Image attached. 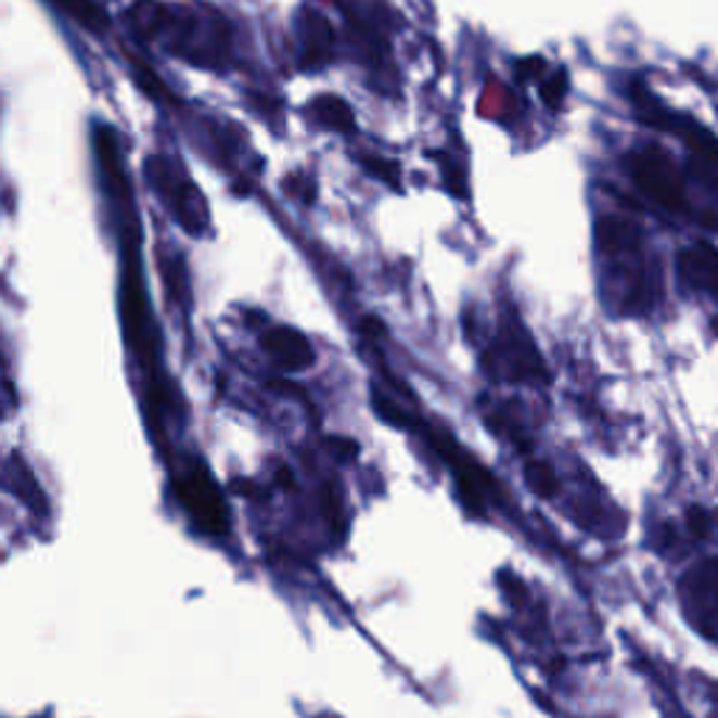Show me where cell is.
Masks as SVG:
<instances>
[{"instance_id": "cell-1", "label": "cell", "mask_w": 718, "mask_h": 718, "mask_svg": "<svg viewBox=\"0 0 718 718\" xmlns=\"http://www.w3.org/2000/svg\"><path fill=\"white\" fill-rule=\"evenodd\" d=\"M631 177L640 185L645 197H651L657 205L668 210H684L688 197H684V183L679 177L671 157L659 150H640L629 157Z\"/></svg>"}, {"instance_id": "cell-2", "label": "cell", "mask_w": 718, "mask_h": 718, "mask_svg": "<svg viewBox=\"0 0 718 718\" xmlns=\"http://www.w3.org/2000/svg\"><path fill=\"white\" fill-rule=\"evenodd\" d=\"M177 500L183 502V509L194 516V522L205 534L225 536L231 530L228 505H225L217 483L210 480L205 466H194L177 480Z\"/></svg>"}, {"instance_id": "cell-3", "label": "cell", "mask_w": 718, "mask_h": 718, "mask_svg": "<svg viewBox=\"0 0 718 718\" xmlns=\"http://www.w3.org/2000/svg\"><path fill=\"white\" fill-rule=\"evenodd\" d=\"M261 346L284 371H306L309 366H315V351L309 339L290 325H270L261 334Z\"/></svg>"}, {"instance_id": "cell-4", "label": "cell", "mask_w": 718, "mask_h": 718, "mask_svg": "<svg viewBox=\"0 0 718 718\" xmlns=\"http://www.w3.org/2000/svg\"><path fill=\"white\" fill-rule=\"evenodd\" d=\"M677 272L688 290L718 295V251L713 244H691L677 258Z\"/></svg>"}, {"instance_id": "cell-5", "label": "cell", "mask_w": 718, "mask_h": 718, "mask_svg": "<svg viewBox=\"0 0 718 718\" xmlns=\"http://www.w3.org/2000/svg\"><path fill=\"white\" fill-rule=\"evenodd\" d=\"M688 601L696 610V620L702 631L718 638V559L702 564L688 581Z\"/></svg>"}, {"instance_id": "cell-6", "label": "cell", "mask_w": 718, "mask_h": 718, "mask_svg": "<svg viewBox=\"0 0 718 718\" xmlns=\"http://www.w3.org/2000/svg\"><path fill=\"white\" fill-rule=\"evenodd\" d=\"M300 21H298V28L300 35H304V68H312V65H323L329 56H332V48H334V35H332V26H329V21H325L323 14L312 12V9H300Z\"/></svg>"}, {"instance_id": "cell-7", "label": "cell", "mask_w": 718, "mask_h": 718, "mask_svg": "<svg viewBox=\"0 0 718 718\" xmlns=\"http://www.w3.org/2000/svg\"><path fill=\"white\" fill-rule=\"evenodd\" d=\"M595 239L606 256H626L640 247V228L624 217H601L595 225Z\"/></svg>"}, {"instance_id": "cell-8", "label": "cell", "mask_w": 718, "mask_h": 718, "mask_svg": "<svg viewBox=\"0 0 718 718\" xmlns=\"http://www.w3.org/2000/svg\"><path fill=\"white\" fill-rule=\"evenodd\" d=\"M312 113L325 129H337V132H351L354 129V110L339 95L325 93L312 99Z\"/></svg>"}, {"instance_id": "cell-9", "label": "cell", "mask_w": 718, "mask_h": 718, "mask_svg": "<svg viewBox=\"0 0 718 718\" xmlns=\"http://www.w3.org/2000/svg\"><path fill=\"white\" fill-rule=\"evenodd\" d=\"M129 65H132V70H136L138 76V85H141V90H146V93L152 95V99H157V102H166V104H177L175 102V93H171L166 85L161 81V76L155 74V70L146 65L143 60H138L136 54H129Z\"/></svg>"}, {"instance_id": "cell-10", "label": "cell", "mask_w": 718, "mask_h": 718, "mask_svg": "<svg viewBox=\"0 0 718 718\" xmlns=\"http://www.w3.org/2000/svg\"><path fill=\"white\" fill-rule=\"evenodd\" d=\"M525 480H528V486L534 488L539 497H553L559 491L556 472L544 461H530L528 466H525Z\"/></svg>"}, {"instance_id": "cell-11", "label": "cell", "mask_w": 718, "mask_h": 718, "mask_svg": "<svg viewBox=\"0 0 718 718\" xmlns=\"http://www.w3.org/2000/svg\"><path fill=\"white\" fill-rule=\"evenodd\" d=\"M56 3L68 9L76 21L85 28H90V31H102V28L107 26V17H104L102 9L95 7L93 0H56Z\"/></svg>"}, {"instance_id": "cell-12", "label": "cell", "mask_w": 718, "mask_h": 718, "mask_svg": "<svg viewBox=\"0 0 718 718\" xmlns=\"http://www.w3.org/2000/svg\"><path fill=\"white\" fill-rule=\"evenodd\" d=\"M371 405H373V410L380 413V419H385L387 424H390V427H399V429L410 427V419H407L405 410H401V407L396 405V401L387 399L385 394H380V390H373Z\"/></svg>"}, {"instance_id": "cell-13", "label": "cell", "mask_w": 718, "mask_h": 718, "mask_svg": "<svg viewBox=\"0 0 718 718\" xmlns=\"http://www.w3.org/2000/svg\"><path fill=\"white\" fill-rule=\"evenodd\" d=\"M362 166H366V171L371 177H376V180H382V183L399 189V171H396V163L382 161V157L366 155V157H362Z\"/></svg>"}, {"instance_id": "cell-14", "label": "cell", "mask_w": 718, "mask_h": 718, "mask_svg": "<svg viewBox=\"0 0 718 718\" xmlns=\"http://www.w3.org/2000/svg\"><path fill=\"white\" fill-rule=\"evenodd\" d=\"M284 189H286V194H290V197L300 200V203H306V205H312L315 197H318V185H315L306 175L286 177Z\"/></svg>"}, {"instance_id": "cell-15", "label": "cell", "mask_w": 718, "mask_h": 718, "mask_svg": "<svg viewBox=\"0 0 718 718\" xmlns=\"http://www.w3.org/2000/svg\"><path fill=\"white\" fill-rule=\"evenodd\" d=\"M320 502H323V514L329 516V522L334 525V530H346V516H343V502H339V495L334 491V486H323V495H320Z\"/></svg>"}, {"instance_id": "cell-16", "label": "cell", "mask_w": 718, "mask_h": 718, "mask_svg": "<svg viewBox=\"0 0 718 718\" xmlns=\"http://www.w3.org/2000/svg\"><path fill=\"white\" fill-rule=\"evenodd\" d=\"M564 93H567V74L559 70V74H553L542 85V99L548 102V107H559L564 99Z\"/></svg>"}, {"instance_id": "cell-17", "label": "cell", "mask_w": 718, "mask_h": 718, "mask_svg": "<svg viewBox=\"0 0 718 718\" xmlns=\"http://www.w3.org/2000/svg\"><path fill=\"white\" fill-rule=\"evenodd\" d=\"M325 447L332 449V452L337 454L339 461H354V458H357V454H359V447H357V444H354V440H348V438H329V440H325Z\"/></svg>"}, {"instance_id": "cell-18", "label": "cell", "mask_w": 718, "mask_h": 718, "mask_svg": "<svg viewBox=\"0 0 718 718\" xmlns=\"http://www.w3.org/2000/svg\"><path fill=\"white\" fill-rule=\"evenodd\" d=\"M544 70V60L542 56H530V60H522L520 65H516V74H520V79L530 81L536 74H542Z\"/></svg>"}, {"instance_id": "cell-19", "label": "cell", "mask_w": 718, "mask_h": 718, "mask_svg": "<svg viewBox=\"0 0 718 718\" xmlns=\"http://www.w3.org/2000/svg\"><path fill=\"white\" fill-rule=\"evenodd\" d=\"M359 332L371 339H380L385 334V323L380 318H373V315H366V318L359 320Z\"/></svg>"}, {"instance_id": "cell-20", "label": "cell", "mask_w": 718, "mask_h": 718, "mask_svg": "<svg viewBox=\"0 0 718 718\" xmlns=\"http://www.w3.org/2000/svg\"><path fill=\"white\" fill-rule=\"evenodd\" d=\"M270 387H272V390H281L284 396H298V399H304V390H300L298 385L286 382V380H272Z\"/></svg>"}, {"instance_id": "cell-21", "label": "cell", "mask_w": 718, "mask_h": 718, "mask_svg": "<svg viewBox=\"0 0 718 718\" xmlns=\"http://www.w3.org/2000/svg\"><path fill=\"white\" fill-rule=\"evenodd\" d=\"M688 525H691V530H696V534H702V530L707 528V514L702 509H691V516H688Z\"/></svg>"}]
</instances>
